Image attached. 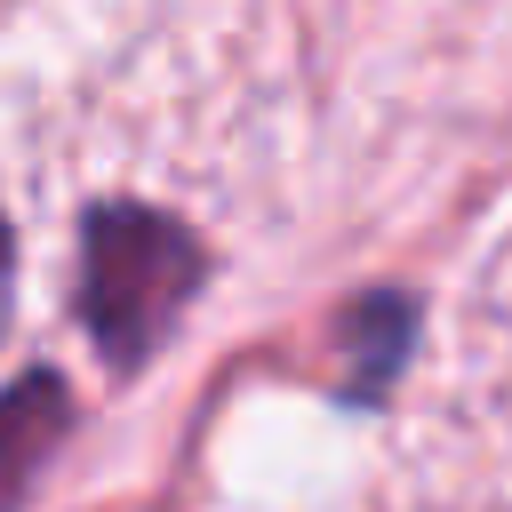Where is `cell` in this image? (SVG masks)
I'll return each instance as SVG.
<instances>
[{"label": "cell", "mask_w": 512, "mask_h": 512, "mask_svg": "<svg viewBox=\"0 0 512 512\" xmlns=\"http://www.w3.org/2000/svg\"><path fill=\"white\" fill-rule=\"evenodd\" d=\"M192 288H200V240L176 216L136 208V200H112L88 216V232H80V328L120 368H136L176 328Z\"/></svg>", "instance_id": "6da1fadb"}, {"label": "cell", "mask_w": 512, "mask_h": 512, "mask_svg": "<svg viewBox=\"0 0 512 512\" xmlns=\"http://www.w3.org/2000/svg\"><path fill=\"white\" fill-rule=\"evenodd\" d=\"M64 416H72V400H64L56 376H24V384L0 392V512H8V504L32 488V472L48 464V448L64 440Z\"/></svg>", "instance_id": "7a4b0ae2"}, {"label": "cell", "mask_w": 512, "mask_h": 512, "mask_svg": "<svg viewBox=\"0 0 512 512\" xmlns=\"http://www.w3.org/2000/svg\"><path fill=\"white\" fill-rule=\"evenodd\" d=\"M0 320H8V224H0Z\"/></svg>", "instance_id": "3957f363"}]
</instances>
